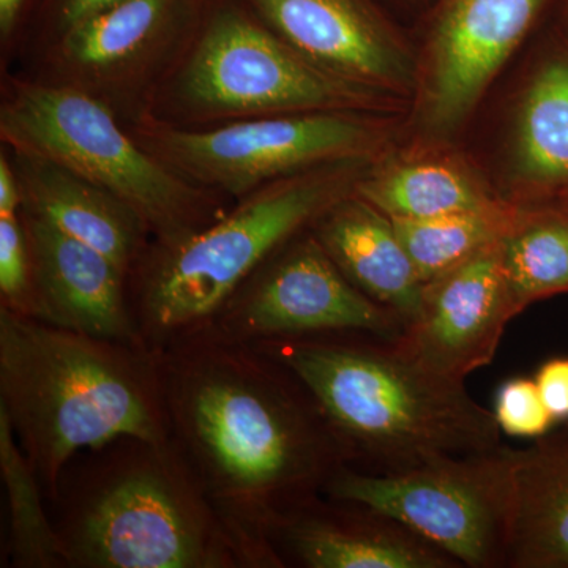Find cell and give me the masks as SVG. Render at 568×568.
<instances>
[{"label":"cell","instance_id":"obj_26","mask_svg":"<svg viewBox=\"0 0 568 568\" xmlns=\"http://www.w3.org/2000/svg\"><path fill=\"white\" fill-rule=\"evenodd\" d=\"M493 413L500 432L508 436L538 439L548 435L556 424L541 398L536 379L530 377H511L506 381L497 390Z\"/></svg>","mask_w":568,"mask_h":568},{"label":"cell","instance_id":"obj_23","mask_svg":"<svg viewBox=\"0 0 568 568\" xmlns=\"http://www.w3.org/2000/svg\"><path fill=\"white\" fill-rule=\"evenodd\" d=\"M0 474L9 503V567L67 568L61 538L44 507V489L3 410H0Z\"/></svg>","mask_w":568,"mask_h":568},{"label":"cell","instance_id":"obj_8","mask_svg":"<svg viewBox=\"0 0 568 568\" xmlns=\"http://www.w3.org/2000/svg\"><path fill=\"white\" fill-rule=\"evenodd\" d=\"M134 140L194 185L241 197L265 183L346 160H373L386 122L369 112L321 111L264 115L205 126L145 118Z\"/></svg>","mask_w":568,"mask_h":568},{"label":"cell","instance_id":"obj_32","mask_svg":"<svg viewBox=\"0 0 568 568\" xmlns=\"http://www.w3.org/2000/svg\"><path fill=\"white\" fill-rule=\"evenodd\" d=\"M555 205H560V207H566L568 209V196L567 197H564L562 201H559L558 204H555Z\"/></svg>","mask_w":568,"mask_h":568},{"label":"cell","instance_id":"obj_29","mask_svg":"<svg viewBox=\"0 0 568 568\" xmlns=\"http://www.w3.org/2000/svg\"><path fill=\"white\" fill-rule=\"evenodd\" d=\"M37 0H0V40L3 44L24 31Z\"/></svg>","mask_w":568,"mask_h":568},{"label":"cell","instance_id":"obj_12","mask_svg":"<svg viewBox=\"0 0 568 568\" xmlns=\"http://www.w3.org/2000/svg\"><path fill=\"white\" fill-rule=\"evenodd\" d=\"M552 0H440L424 62L418 114L426 132L454 133Z\"/></svg>","mask_w":568,"mask_h":568},{"label":"cell","instance_id":"obj_7","mask_svg":"<svg viewBox=\"0 0 568 568\" xmlns=\"http://www.w3.org/2000/svg\"><path fill=\"white\" fill-rule=\"evenodd\" d=\"M0 136L95 183L129 204L152 234L173 245L224 215V196L194 185L145 151L108 104L47 80H11L0 106Z\"/></svg>","mask_w":568,"mask_h":568},{"label":"cell","instance_id":"obj_6","mask_svg":"<svg viewBox=\"0 0 568 568\" xmlns=\"http://www.w3.org/2000/svg\"><path fill=\"white\" fill-rule=\"evenodd\" d=\"M398 103L396 97L321 69L242 0H211L196 39L145 118L205 126L301 112L379 114Z\"/></svg>","mask_w":568,"mask_h":568},{"label":"cell","instance_id":"obj_20","mask_svg":"<svg viewBox=\"0 0 568 568\" xmlns=\"http://www.w3.org/2000/svg\"><path fill=\"white\" fill-rule=\"evenodd\" d=\"M506 568H568V429L515 452Z\"/></svg>","mask_w":568,"mask_h":568},{"label":"cell","instance_id":"obj_22","mask_svg":"<svg viewBox=\"0 0 568 568\" xmlns=\"http://www.w3.org/2000/svg\"><path fill=\"white\" fill-rule=\"evenodd\" d=\"M500 248L518 315L537 302L568 294V209L519 207Z\"/></svg>","mask_w":568,"mask_h":568},{"label":"cell","instance_id":"obj_1","mask_svg":"<svg viewBox=\"0 0 568 568\" xmlns=\"http://www.w3.org/2000/svg\"><path fill=\"white\" fill-rule=\"evenodd\" d=\"M155 355L171 440L244 568H284L280 523L347 466L323 410L286 366L213 328Z\"/></svg>","mask_w":568,"mask_h":568},{"label":"cell","instance_id":"obj_15","mask_svg":"<svg viewBox=\"0 0 568 568\" xmlns=\"http://www.w3.org/2000/svg\"><path fill=\"white\" fill-rule=\"evenodd\" d=\"M274 548L284 568H462L383 511L325 495L280 523Z\"/></svg>","mask_w":568,"mask_h":568},{"label":"cell","instance_id":"obj_13","mask_svg":"<svg viewBox=\"0 0 568 568\" xmlns=\"http://www.w3.org/2000/svg\"><path fill=\"white\" fill-rule=\"evenodd\" d=\"M515 316L499 239L426 282L416 315L395 342L433 375L466 383L491 364Z\"/></svg>","mask_w":568,"mask_h":568},{"label":"cell","instance_id":"obj_10","mask_svg":"<svg viewBox=\"0 0 568 568\" xmlns=\"http://www.w3.org/2000/svg\"><path fill=\"white\" fill-rule=\"evenodd\" d=\"M211 0H121L44 48V80L102 100L121 121H141L192 47Z\"/></svg>","mask_w":568,"mask_h":568},{"label":"cell","instance_id":"obj_9","mask_svg":"<svg viewBox=\"0 0 568 568\" xmlns=\"http://www.w3.org/2000/svg\"><path fill=\"white\" fill-rule=\"evenodd\" d=\"M515 452L448 455L402 473L345 466L324 495L376 508L469 568H506L515 499Z\"/></svg>","mask_w":568,"mask_h":568},{"label":"cell","instance_id":"obj_3","mask_svg":"<svg viewBox=\"0 0 568 568\" xmlns=\"http://www.w3.org/2000/svg\"><path fill=\"white\" fill-rule=\"evenodd\" d=\"M0 410L50 503L84 452L121 437H170L155 353L3 308Z\"/></svg>","mask_w":568,"mask_h":568},{"label":"cell","instance_id":"obj_30","mask_svg":"<svg viewBox=\"0 0 568 568\" xmlns=\"http://www.w3.org/2000/svg\"><path fill=\"white\" fill-rule=\"evenodd\" d=\"M22 194L11 156L0 155V215L21 212Z\"/></svg>","mask_w":568,"mask_h":568},{"label":"cell","instance_id":"obj_4","mask_svg":"<svg viewBox=\"0 0 568 568\" xmlns=\"http://www.w3.org/2000/svg\"><path fill=\"white\" fill-rule=\"evenodd\" d=\"M51 504L67 568H244L171 437L84 452Z\"/></svg>","mask_w":568,"mask_h":568},{"label":"cell","instance_id":"obj_27","mask_svg":"<svg viewBox=\"0 0 568 568\" xmlns=\"http://www.w3.org/2000/svg\"><path fill=\"white\" fill-rule=\"evenodd\" d=\"M118 2L121 0H37L24 31L47 47L78 22Z\"/></svg>","mask_w":568,"mask_h":568},{"label":"cell","instance_id":"obj_18","mask_svg":"<svg viewBox=\"0 0 568 568\" xmlns=\"http://www.w3.org/2000/svg\"><path fill=\"white\" fill-rule=\"evenodd\" d=\"M11 152L21 211L99 250L130 276L152 242L140 215L114 194L31 153Z\"/></svg>","mask_w":568,"mask_h":568},{"label":"cell","instance_id":"obj_25","mask_svg":"<svg viewBox=\"0 0 568 568\" xmlns=\"http://www.w3.org/2000/svg\"><path fill=\"white\" fill-rule=\"evenodd\" d=\"M0 308L36 317V283L22 213L0 215Z\"/></svg>","mask_w":568,"mask_h":568},{"label":"cell","instance_id":"obj_14","mask_svg":"<svg viewBox=\"0 0 568 568\" xmlns=\"http://www.w3.org/2000/svg\"><path fill=\"white\" fill-rule=\"evenodd\" d=\"M306 59L336 77L406 99L418 63L372 0H242Z\"/></svg>","mask_w":568,"mask_h":568},{"label":"cell","instance_id":"obj_21","mask_svg":"<svg viewBox=\"0 0 568 568\" xmlns=\"http://www.w3.org/2000/svg\"><path fill=\"white\" fill-rule=\"evenodd\" d=\"M355 194L390 220H425L503 203L452 153L420 152L369 166Z\"/></svg>","mask_w":568,"mask_h":568},{"label":"cell","instance_id":"obj_17","mask_svg":"<svg viewBox=\"0 0 568 568\" xmlns=\"http://www.w3.org/2000/svg\"><path fill=\"white\" fill-rule=\"evenodd\" d=\"M508 204L534 209L568 196V40L556 29L528 74L511 132Z\"/></svg>","mask_w":568,"mask_h":568},{"label":"cell","instance_id":"obj_16","mask_svg":"<svg viewBox=\"0 0 568 568\" xmlns=\"http://www.w3.org/2000/svg\"><path fill=\"white\" fill-rule=\"evenodd\" d=\"M21 213L32 253L36 320L142 345L130 310L129 276L99 250Z\"/></svg>","mask_w":568,"mask_h":568},{"label":"cell","instance_id":"obj_2","mask_svg":"<svg viewBox=\"0 0 568 568\" xmlns=\"http://www.w3.org/2000/svg\"><path fill=\"white\" fill-rule=\"evenodd\" d=\"M252 345L298 377L338 437L347 466L362 473H402L503 446L495 413L466 383L433 375L395 339L332 332Z\"/></svg>","mask_w":568,"mask_h":568},{"label":"cell","instance_id":"obj_28","mask_svg":"<svg viewBox=\"0 0 568 568\" xmlns=\"http://www.w3.org/2000/svg\"><path fill=\"white\" fill-rule=\"evenodd\" d=\"M534 379L555 420H568V355L549 358Z\"/></svg>","mask_w":568,"mask_h":568},{"label":"cell","instance_id":"obj_5","mask_svg":"<svg viewBox=\"0 0 568 568\" xmlns=\"http://www.w3.org/2000/svg\"><path fill=\"white\" fill-rule=\"evenodd\" d=\"M372 160H346L265 183L219 220L175 242H151L129 276L130 310L152 353L207 331L280 248L355 193Z\"/></svg>","mask_w":568,"mask_h":568},{"label":"cell","instance_id":"obj_24","mask_svg":"<svg viewBox=\"0 0 568 568\" xmlns=\"http://www.w3.org/2000/svg\"><path fill=\"white\" fill-rule=\"evenodd\" d=\"M519 207H493L425 220H392L424 284L495 244L517 222Z\"/></svg>","mask_w":568,"mask_h":568},{"label":"cell","instance_id":"obj_31","mask_svg":"<svg viewBox=\"0 0 568 568\" xmlns=\"http://www.w3.org/2000/svg\"><path fill=\"white\" fill-rule=\"evenodd\" d=\"M558 31L568 40V0L564 2L562 11H560Z\"/></svg>","mask_w":568,"mask_h":568},{"label":"cell","instance_id":"obj_19","mask_svg":"<svg viewBox=\"0 0 568 568\" xmlns=\"http://www.w3.org/2000/svg\"><path fill=\"white\" fill-rule=\"evenodd\" d=\"M312 231L346 278L406 327L417 313L424 282L394 222L353 193L321 215Z\"/></svg>","mask_w":568,"mask_h":568},{"label":"cell","instance_id":"obj_11","mask_svg":"<svg viewBox=\"0 0 568 568\" xmlns=\"http://www.w3.org/2000/svg\"><path fill=\"white\" fill-rule=\"evenodd\" d=\"M209 328L245 343L332 332L396 339L405 321L357 290L310 227L280 246Z\"/></svg>","mask_w":568,"mask_h":568}]
</instances>
